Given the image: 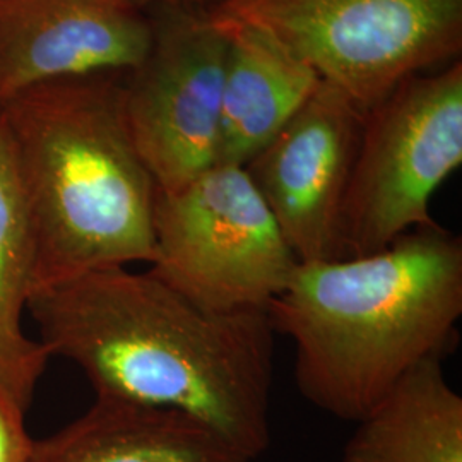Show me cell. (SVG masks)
<instances>
[{
  "label": "cell",
  "mask_w": 462,
  "mask_h": 462,
  "mask_svg": "<svg viewBox=\"0 0 462 462\" xmlns=\"http://www.w3.org/2000/svg\"><path fill=\"white\" fill-rule=\"evenodd\" d=\"M151 11L139 0L0 4V110L36 86L129 72L148 53Z\"/></svg>",
  "instance_id": "obj_9"
},
{
  "label": "cell",
  "mask_w": 462,
  "mask_h": 462,
  "mask_svg": "<svg viewBox=\"0 0 462 462\" xmlns=\"http://www.w3.org/2000/svg\"><path fill=\"white\" fill-rule=\"evenodd\" d=\"M267 314L295 343L301 396L358 421L413 366L457 346L462 238L435 221L375 254L298 264Z\"/></svg>",
  "instance_id": "obj_2"
},
{
  "label": "cell",
  "mask_w": 462,
  "mask_h": 462,
  "mask_svg": "<svg viewBox=\"0 0 462 462\" xmlns=\"http://www.w3.org/2000/svg\"><path fill=\"white\" fill-rule=\"evenodd\" d=\"M151 273L217 310L265 309L298 259L244 166L215 165L180 189H156Z\"/></svg>",
  "instance_id": "obj_6"
},
{
  "label": "cell",
  "mask_w": 462,
  "mask_h": 462,
  "mask_svg": "<svg viewBox=\"0 0 462 462\" xmlns=\"http://www.w3.org/2000/svg\"><path fill=\"white\" fill-rule=\"evenodd\" d=\"M143 62L124 76V116L158 190L171 192L216 165L226 34L199 9L151 11Z\"/></svg>",
  "instance_id": "obj_7"
},
{
  "label": "cell",
  "mask_w": 462,
  "mask_h": 462,
  "mask_svg": "<svg viewBox=\"0 0 462 462\" xmlns=\"http://www.w3.org/2000/svg\"><path fill=\"white\" fill-rule=\"evenodd\" d=\"M28 462H248L198 420L97 397L78 420L34 440Z\"/></svg>",
  "instance_id": "obj_11"
},
{
  "label": "cell",
  "mask_w": 462,
  "mask_h": 462,
  "mask_svg": "<svg viewBox=\"0 0 462 462\" xmlns=\"http://www.w3.org/2000/svg\"><path fill=\"white\" fill-rule=\"evenodd\" d=\"M462 163L461 59L397 84L370 106L337 223V259L433 225L430 200Z\"/></svg>",
  "instance_id": "obj_5"
},
{
  "label": "cell",
  "mask_w": 462,
  "mask_h": 462,
  "mask_svg": "<svg viewBox=\"0 0 462 462\" xmlns=\"http://www.w3.org/2000/svg\"><path fill=\"white\" fill-rule=\"evenodd\" d=\"M26 410L0 387V462H28L33 439L26 430Z\"/></svg>",
  "instance_id": "obj_14"
},
{
  "label": "cell",
  "mask_w": 462,
  "mask_h": 462,
  "mask_svg": "<svg viewBox=\"0 0 462 462\" xmlns=\"http://www.w3.org/2000/svg\"><path fill=\"white\" fill-rule=\"evenodd\" d=\"M365 112L324 83L244 165L298 263L336 261L337 223Z\"/></svg>",
  "instance_id": "obj_8"
},
{
  "label": "cell",
  "mask_w": 462,
  "mask_h": 462,
  "mask_svg": "<svg viewBox=\"0 0 462 462\" xmlns=\"http://www.w3.org/2000/svg\"><path fill=\"white\" fill-rule=\"evenodd\" d=\"M34 290V236L16 148L0 116V387L28 411L49 349L30 337L23 314Z\"/></svg>",
  "instance_id": "obj_13"
},
{
  "label": "cell",
  "mask_w": 462,
  "mask_h": 462,
  "mask_svg": "<svg viewBox=\"0 0 462 462\" xmlns=\"http://www.w3.org/2000/svg\"><path fill=\"white\" fill-rule=\"evenodd\" d=\"M206 16L273 36L364 112L462 53V0H219Z\"/></svg>",
  "instance_id": "obj_4"
},
{
  "label": "cell",
  "mask_w": 462,
  "mask_h": 462,
  "mask_svg": "<svg viewBox=\"0 0 462 462\" xmlns=\"http://www.w3.org/2000/svg\"><path fill=\"white\" fill-rule=\"evenodd\" d=\"M2 2H5V0H0V4H2Z\"/></svg>",
  "instance_id": "obj_16"
},
{
  "label": "cell",
  "mask_w": 462,
  "mask_h": 462,
  "mask_svg": "<svg viewBox=\"0 0 462 462\" xmlns=\"http://www.w3.org/2000/svg\"><path fill=\"white\" fill-rule=\"evenodd\" d=\"M28 312L50 356L78 365L99 399L194 418L248 462L271 444L265 309L217 310L151 271L108 267L36 290Z\"/></svg>",
  "instance_id": "obj_1"
},
{
  "label": "cell",
  "mask_w": 462,
  "mask_h": 462,
  "mask_svg": "<svg viewBox=\"0 0 462 462\" xmlns=\"http://www.w3.org/2000/svg\"><path fill=\"white\" fill-rule=\"evenodd\" d=\"M226 34L216 165L244 166L297 116L322 84L312 67L248 26Z\"/></svg>",
  "instance_id": "obj_10"
},
{
  "label": "cell",
  "mask_w": 462,
  "mask_h": 462,
  "mask_svg": "<svg viewBox=\"0 0 462 462\" xmlns=\"http://www.w3.org/2000/svg\"><path fill=\"white\" fill-rule=\"evenodd\" d=\"M124 76L36 86L0 110L34 236V291L99 269L154 263L156 185L124 116Z\"/></svg>",
  "instance_id": "obj_3"
},
{
  "label": "cell",
  "mask_w": 462,
  "mask_h": 462,
  "mask_svg": "<svg viewBox=\"0 0 462 462\" xmlns=\"http://www.w3.org/2000/svg\"><path fill=\"white\" fill-rule=\"evenodd\" d=\"M146 9H160V7H175V9H199L208 11L219 0H139Z\"/></svg>",
  "instance_id": "obj_15"
},
{
  "label": "cell",
  "mask_w": 462,
  "mask_h": 462,
  "mask_svg": "<svg viewBox=\"0 0 462 462\" xmlns=\"http://www.w3.org/2000/svg\"><path fill=\"white\" fill-rule=\"evenodd\" d=\"M356 423L343 462H462V397L444 358L413 366Z\"/></svg>",
  "instance_id": "obj_12"
}]
</instances>
